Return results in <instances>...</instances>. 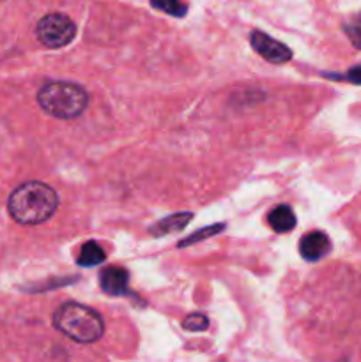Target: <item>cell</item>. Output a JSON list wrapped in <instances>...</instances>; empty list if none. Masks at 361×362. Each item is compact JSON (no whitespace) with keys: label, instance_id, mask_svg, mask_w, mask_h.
Listing matches in <instances>:
<instances>
[{"label":"cell","instance_id":"1","mask_svg":"<svg viewBox=\"0 0 361 362\" xmlns=\"http://www.w3.org/2000/svg\"><path fill=\"white\" fill-rule=\"evenodd\" d=\"M59 207V194L52 186L39 180H28L11 193L7 209L11 218L23 226H35L48 221Z\"/></svg>","mask_w":361,"mask_h":362},{"label":"cell","instance_id":"2","mask_svg":"<svg viewBox=\"0 0 361 362\" xmlns=\"http://www.w3.org/2000/svg\"><path fill=\"white\" fill-rule=\"evenodd\" d=\"M53 327L76 343H94L105 334V322L92 308L78 303H66L55 310Z\"/></svg>","mask_w":361,"mask_h":362},{"label":"cell","instance_id":"3","mask_svg":"<svg viewBox=\"0 0 361 362\" xmlns=\"http://www.w3.org/2000/svg\"><path fill=\"white\" fill-rule=\"evenodd\" d=\"M38 103L48 115L71 120L87 110L88 95L84 88L69 81H50L39 90Z\"/></svg>","mask_w":361,"mask_h":362},{"label":"cell","instance_id":"4","mask_svg":"<svg viewBox=\"0 0 361 362\" xmlns=\"http://www.w3.org/2000/svg\"><path fill=\"white\" fill-rule=\"evenodd\" d=\"M35 35L46 48H64L76 35V25L66 14L50 13L39 20L38 27H35Z\"/></svg>","mask_w":361,"mask_h":362},{"label":"cell","instance_id":"5","mask_svg":"<svg viewBox=\"0 0 361 362\" xmlns=\"http://www.w3.org/2000/svg\"><path fill=\"white\" fill-rule=\"evenodd\" d=\"M250 45L262 59L271 64H285L292 59V52L287 45L276 41L271 35L264 34L260 30H253L250 35Z\"/></svg>","mask_w":361,"mask_h":362},{"label":"cell","instance_id":"6","mask_svg":"<svg viewBox=\"0 0 361 362\" xmlns=\"http://www.w3.org/2000/svg\"><path fill=\"white\" fill-rule=\"evenodd\" d=\"M331 250V240L324 232H310L303 235L299 243L301 257L308 262H317L324 258Z\"/></svg>","mask_w":361,"mask_h":362},{"label":"cell","instance_id":"7","mask_svg":"<svg viewBox=\"0 0 361 362\" xmlns=\"http://www.w3.org/2000/svg\"><path fill=\"white\" fill-rule=\"evenodd\" d=\"M127 279L130 272L122 267H106L99 276L103 292L113 297L124 296L127 292Z\"/></svg>","mask_w":361,"mask_h":362},{"label":"cell","instance_id":"8","mask_svg":"<svg viewBox=\"0 0 361 362\" xmlns=\"http://www.w3.org/2000/svg\"><path fill=\"white\" fill-rule=\"evenodd\" d=\"M268 223L276 233H287L296 226V214L289 205H278L269 212Z\"/></svg>","mask_w":361,"mask_h":362},{"label":"cell","instance_id":"9","mask_svg":"<svg viewBox=\"0 0 361 362\" xmlns=\"http://www.w3.org/2000/svg\"><path fill=\"white\" fill-rule=\"evenodd\" d=\"M191 218H193L191 212H180V214L168 216V218L156 223V225L151 228V233L156 237H161V235H166V233L179 232V230H183L184 226L188 225V221H190Z\"/></svg>","mask_w":361,"mask_h":362},{"label":"cell","instance_id":"10","mask_svg":"<svg viewBox=\"0 0 361 362\" xmlns=\"http://www.w3.org/2000/svg\"><path fill=\"white\" fill-rule=\"evenodd\" d=\"M105 260L106 255L105 251L101 250V246H99L98 243H94V240H88V243H85L84 246H81L76 262L81 267H96V265L103 264Z\"/></svg>","mask_w":361,"mask_h":362},{"label":"cell","instance_id":"11","mask_svg":"<svg viewBox=\"0 0 361 362\" xmlns=\"http://www.w3.org/2000/svg\"><path fill=\"white\" fill-rule=\"evenodd\" d=\"M151 6L176 18L186 16L188 13V4L184 0H151Z\"/></svg>","mask_w":361,"mask_h":362},{"label":"cell","instance_id":"12","mask_svg":"<svg viewBox=\"0 0 361 362\" xmlns=\"http://www.w3.org/2000/svg\"><path fill=\"white\" fill-rule=\"evenodd\" d=\"M222 230H225V225H222V223H218V225H214V226H207V228H202L200 232H197V233H193V235H190V237H188V239L180 240V243L177 244V246H179V247H186V246H191V244H195V243H202V240H205V239H209V237H212V235H216V233H219V232H222Z\"/></svg>","mask_w":361,"mask_h":362},{"label":"cell","instance_id":"13","mask_svg":"<svg viewBox=\"0 0 361 362\" xmlns=\"http://www.w3.org/2000/svg\"><path fill=\"white\" fill-rule=\"evenodd\" d=\"M343 30H345L347 37H349L350 42L354 45V48L361 49V13L350 18V20L343 25Z\"/></svg>","mask_w":361,"mask_h":362},{"label":"cell","instance_id":"14","mask_svg":"<svg viewBox=\"0 0 361 362\" xmlns=\"http://www.w3.org/2000/svg\"><path fill=\"white\" fill-rule=\"evenodd\" d=\"M183 327L190 332H202L209 327V320L202 313H193L184 318Z\"/></svg>","mask_w":361,"mask_h":362},{"label":"cell","instance_id":"15","mask_svg":"<svg viewBox=\"0 0 361 362\" xmlns=\"http://www.w3.org/2000/svg\"><path fill=\"white\" fill-rule=\"evenodd\" d=\"M335 78H338V80H349L350 83L361 85V64L360 66L350 67V69L347 71L345 76H335Z\"/></svg>","mask_w":361,"mask_h":362}]
</instances>
